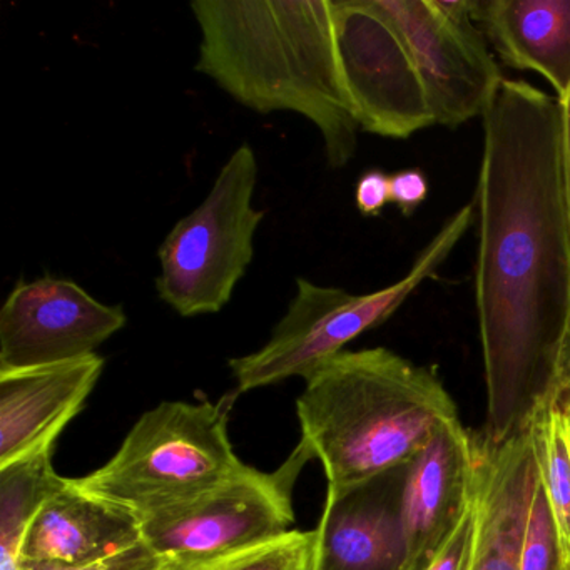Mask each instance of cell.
<instances>
[{"mask_svg": "<svg viewBox=\"0 0 570 570\" xmlns=\"http://www.w3.org/2000/svg\"><path fill=\"white\" fill-rule=\"evenodd\" d=\"M305 382L302 442L325 466L330 493L405 469L443 423L459 420L432 368L382 346L342 352Z\"/></svg>", "mask_w": 570, "mask_h": 570, "instance_id": "3", "label": "cell"}, {"mask_svg": "<svg viewBox=\"0 0 570 570\" xmlns=\"http://www.w3.org/2000/svg\"><path fill=\"white\" fill-rule=\"evenodd\" d=\"M519 570H569L546 490L537 476L520 547Z\"/></svg>", "mask_w": 570, "mask_h": 570, "instance_id": "20", "label": "cell"}, {"mask_svg": "<svg viewBox=\"0 0 570 570\" xmlns=\"http://www.w3.org/2000/svg\"><path fill=\"white\" fill-rule=\"evenodd\" d=\"M128 316L72 279L19 282L0 309V373L95 355Z\"/></svg>", "mask_w": 570, "mask_h": 570, "instance_id": "10", "label": "cell"}, {"mask_svg": "<svg viewBox=\"0 0 570 570\" xmlns=\"http://www.w3.org/2000/svg\"><path fill=\"white\" fill-rule=\"evenodd\" d=\"M543 399L552 400V402L557 403L570 402V325L562 346H560L559 355H557L547 392L543 393L540 400Z\"/></svg>", "mask_w": 570, "mask_h": 570, "instance_id": "25", "label": "cell"}, {"mask_svg": "<svg viewBox=\"0 0 570 570\" xmlns=\"http://www.w3.org/2000/svg\"><path fill=\"white\" fill-rule=\"evenodd\" d=\"M313 455L299 442L275 472L243 465L212 489L141 517L142 542L166 560L222 556L292 532L293 490Z\"/></svg>", "mask_w": 570, "mask_h": 570, "instance_id": "7", "label": "cell"}, {"mask_svg": "<svg viewBox=\"0 0 570 570\" xmlns=\"http://www.w3.org/2000/svg\"><path fill=\"white\" fill-rule=\"evenodd\" d=\"M355 203L363 216H379L390 203V176L380 169H370L360 176Z\"/></svg>", "mask_w": 570, "mask_h": 570, "instance_id": "24", "label": "cell"}, {"mask_svg": "<svg viewBox=\"0 0 570 570\" xmlns=\"http://www.w3.org/2000/svg\"><path fill=\"white\" fill-rule=\"evenodd\" d=\"M316 530L292 532L222 556L166 560L161 570H315Z\"/></svg>", "mask_w": 570, "mask_h": 570, "instance_id": "19", "label": "cell"}, {"mask_svg": "<svg viewBox=\"0 0 570 570\" xmlns=\"http://www.w3.org/2000/svg\"><path fill=\"white\" fill-rule=\"evenodd\" d=\"M475 216V205L460 208L422 249L399 282L368 295L296 279V295L272 338L258 352L229 360L236 395L275 385L292 376L308 379L345 346L389 320L420 285L432 278L459 245Z\"/></svg>", "mask_w": 570, "mask_h": 570, "instance_id": "5", "label": "cell"}, {"mask_svg": "<svg viewBox=\"0 0 570 570\" xmlns=\"http://www.w3.org/2000/svg\"><path fill=\"white\" fill-rule=\"evenodd\" d=\"M105 370L95 355L0 373V469L55 449Z\"/></svg>", "mask_w": 570, "mask_h": 570, "instance_id": "12", "label": "cell"}, {"mask_svg": "<svg viewBox=\"0 0 570 570\" xmlns=\"http://www.w3.org/2000/svg\"><path fill=\"white\" fill-rule=\"evenodd\" d=\"M473 533H475V512L473 502L452 535L423 570H465L472 552Z\"/></svg>", "mask_w": 570, "mask_h": 570, "instance_id": "22", "label": "cell"}, {"mask_svg": "<svg viewBox=\"0 0 570 570\" xmlns=\"http://www.w3.org/2000/svg\"><path fill=\"white\" fill-rule=\"evenodd\" d=\"M559 101L562 106L563 119V178H566L567 199H569L570 208V89Z\"/></svg>", "mask_w": 570, "mask_h": 570, "instance_id": "26", "label": "cell"}, {"mask_svg": "<svg viewBox=\"0 0 570 570\" xmlns=\"http://www.w3.org/2000/svg\"><path fill=\"white\" fill-rule=\"evenodd\" d=\"M405 41L435 122L459 128L485 115L503 76L476 28L475 0H375Z\"/></svg>", "mask_w": 570, "mask_h": 570, "instance_id": "8", "label": "cell"}, {"mask_svg": "<svg viewBox=\"0 0 570 570\" xmlns=\"http://www.w3.org/2000/svg\"><path fill=\"white\" fill-rule=\"evenodd\" d=\"M483 119L475 298L487 383L479 442L523 432L570 325V208L560 101L503 79Z\"/></svg>", "mask_w": 570, "mask_h": 570, "instance_id": "1", "label": "cell"}, {"mask_svg": "<svg viewBox=\"0 0 570 570\" xmlns=\"http://www.w3.org/2000/svg\"><path fill=\"white\" fill-rule=\"evenodd\" d=\"M569 570H570V563H569Z\"/></svg>", "mask_w": 570, "mask_h": 570, "instance_id": "28", "label": "cell"}, {"mask_svg": "<svg viewBox=\"0 0 570 570\" xmlns=\"http://www.w3.org/2000/svg\"><path fill=\"white\" fill-rule=\"evenodd\" d=\"M258 161L248 145L233 151L205 202L173 226L158 252L159 298L178 315H213L229 302L255 256L265 212L253 205Z\"/></svg>", "mask_w": 570, "mask_h": 570, "instance_id": "6", "label": "cell"}, {"mask_svg": "<svg viewBox=\"0 0 570 570\" xmlns=\"http://www.w3.org/2000/svg\"><path fill=\"white\" fill-rule=\"evenodd\" d=\"M142 542L141 519L62 479L26 535L22 563H85Z\"/></svg>", "mask_w": 570, "mask_h": 570, "instance_id": "15", "label": "cell"}, {"mask_svg": "<svg viewBox=\"0 0 570 570\" xmlns=\"http://www.w3.org/2000/svg\"><path fill=\"white\" fill-rule=\"evenodd\" d=\"M166 559L145 542L106 559L85 563L24 562L22 570H161Z\"/></svg>", "mask_w": 570, "mask_h": 570, "instance_id": "21", "label": "cell"}, {"mask_svg": "<svg viewBox=\"0 0 570 570\" xmlns=\"http://www.w3.org/2000/svg\"><path fill=\"white\" fill-rule=\"evenodd\" d=\"M395 472L342 493H326L315 529V570H405L402 490L395 492Z\"/></svg>", "mask_w": 570, "mask_h": 570, "instance_id": "14", "label": "cell"}, {"mask_svg": "<svg viewBox=\"0 0 570 570\" xmlns=\"http://www.w3.org/2000/svg\"><path fill=\"white\" fill-rule=\"evenodd\" d=\"M475 21L505 65L570 89V0H475Z\"/></svg>", "mask_w": 570, "mask_h": 570, "instance_id": "16", "label": "cell"}, {"mask_svg": "<svg viewBox=\"0 0 570 570\" xmlns=\"http://www.w3.org/2000/svg\"><path fill=\"white\" fill-rule=\"evenodd\" d=\"M560 405H562L563 410H566L567 426H569V439H570V402L569 403H560Z\"/></svg>", "mask_w": 570, "mask_h": 570, "instance_id": "27", "label": "cell"}, {"mask_svg": "<svg viewBox=\"0 0 570 570\" xmlns=\"http://www.w3.org/2000/svg\"><path fill=\"white\" fill-rule=\"evenodd\" d=\"M202 32L195 69L236 102L312 121L332 168L358 145L336 49L333 0H196Z\"/></svg>", "mask_w": 570, "mask_h": 570, "instance_id": "2", "label": "cell"}, {"mask_svg": "<svg viewBox=\"0 0 570 570\" xmlns=\"http://www.w3.org/2000/svg\"><path fill=\"white\" fill-rule=\"evenodd\" d=\"M333 16L343 82L360 129L409 139L436 125L405 41L375 0H333Z\"/></svg>", "mask_w": 570, "mask_h": 570, "instance_id": "9", "label": "cell"}, {"mask_svg": "<svg viewBox=\"0 0 570 570\" xmlns=\"http://www.w3.org/2000/svg\"><path fill=\"white\" fill-rule=\"evenodd\" d=\"M476 440L462 422L443 423L405 466L400 523L405 570H423L472 505Z\"/></svg>", "mask_w": 570, "mask_h": 570, "instance_id": "11", "label": "cell"}, {"mask_svg": "<svg viewBox=\"0 0 570 570\" xmlns=\"http://www.w3.org/2000/svg\"><path fill=\"white\" fill-rule=\"evenodd\" d=\"M537 476L527 429L495 449H487L476 439L472 495L475 533L465 570H519Z\"/></svg>", "mask_w": 570, "mask_h": 570, "instance_id": "13", "label": "cell"}, {"mask_svg": "<svg viewBox=\"0 0 570 570\" xmlns=\"http://www.w3.org/2000/svg\"><path fill=\"white\" fill-rule=\"evenodd\" d=\"M525 429L559 533L560 547L570 563V439L566 410L552 400H539L527 420Z\"/></svg>", "mask_w": 570, "mask_h": 570, "instance_id": "18", "label": "cell"}, {"mask_svg": "<svg viewBox=\"0 0 570 570\" xmlns=\"http://www.w3.org/2000/svg\"><path fill=\"white\" fill-rule=\"evenodd\" d=\"M52 450L0 469V570H22V550L32 520L61 485Z\"/></svg>", "mask_w": 570, "mask_h": 570, "instance_id": "17", "label": "cell"}, {"mask_svg": "<svg viewBox=\"0 0 570 570\" xmlns=\"http://www.w3.org/2000/svg\"><path fill=\"white\" fill-rule=\"evenodd\" d=\"M235 399L159 403L106 465L75 479L76 485L139 519L212 489L245 465L228 435Z\"/></svg>", "mask_w": 570, "mask_h": 570, "instance_id": "4", "label": "cell"}, {"mask_svg": "<svg viewBox=\"0 0 570 570\" xmlns=\"http://www.w3.org/2000/svg\"><path fill=\"white\" fill-rule=\"evenodd\" d=\"M429 196V181L420 169H403L390 176V203L412 216Z\"/></svg>", "mask_w": 570, "mask_h": 570, "instance_id": "23", "label": "cell"}]
</instances>
